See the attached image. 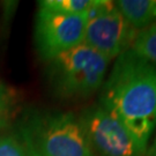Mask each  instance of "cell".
<instances>
[{"mask_svg":"<svg viewBox=\"0 0 156 156\" xmlns=\"http://www.w3.org/2000/svg\"><path fill=\"white\" fill-rule=\"evenodd\" d=\"M148 156H156V139L154 141L153 146H151V148L148 151Z\"/></svg>","mask_w":156,"mask_h":156,"instance_id":"cell-13","label":"cell"},{"mask_svg":"<svg viewBox=\"0 0 156 156\" xmlns=\"http://www.w3.org/2000/svg\"><path fill=\"white\" fill-rule=\"evenodd\" d=\"M110 60L84 43L50 60V79L62 96L86 97L100 88Z\"/></svg>","mask_w":156,"mask_h":156,"instance_id":"cell-3","label":"cell"},{"mask_svg":"<svg viewBox=\"0 0 156 156\" xmlns=\"http://www.w3.org/2000/svg\"><path fill=\"white\" fill-rule=\"evenodd\" d=\"M14 95L9 88L0 82V111L8 112L9 108L13 104Z\"/></svg>","mask_w":156,"mask_h":156,"instance_id":"cell-11","label":"cell"},{"mask_svg":"<svg viewBox=\"0 0 156 156\" xmlns=\"http://www.w3.org/2000/svg\"><path fill=\"white\" fill-rule=\"evenodd\" d=\"M87 15L65 14L38 7L35 24V42L44 60L83 43Z\"/></svg>","mask_w":156,"mask_h":156,"instance_id":"cell-5","label":"cell"},{"mask_svg":"<svg viewBox=\"0 0 156 156\" xmlns=\"http://www.w3.org/2000/svg\"><path fill=\"white\" fill-rule=\"evenodd\" d=\"M0 156H31L24 144L11 135H0Z\"/></svg>","mask_w":156,"mask_h":156,"instance_id":"cell-10","label":"cell"},{"mask_svg":"<svg viewBox=\"0 0 156 156\" xmlns=\"http://www.w3.org/2000/svg\"><path fill=\"white\" fill-rule=\"evenodd\" d=\"M7 118H8V112L0 111V129L6 125V123H7Z\"/></svg>","mask_w":156,"mask_h":156,"instance_id":"cell-12","label":"cell"},{"mask_svg":"<svg viewBox=\"0 0 156 156\" xmlns=\"http://www.w3.org/2000/svg\"><path fill=\"white\" fill-rule=\"evenodd\" d=\"M131 50L156 65V23L138 31Z\"/></svg>","mask_w":156,"mask_h":156,"instance_id":"cell-8","label":"cell"},{"mask_svg":"<svg viewBox=\"0 0 156 156\" xmlns=\"http://www.w3.org/2000/svg\"><path fill=\"white\" fill-rule=\"evenodd\" d=\"M138 30L115 8L87 22L83 43L111 62L131 49Z\"/></svg>","mask_w":156,"mask_h":156,"instance_id":"cell-6","label":"cell"},{"mask_svg":"<svg viewBox=\"0 0 156 156\" xmlns=\"http://www.w3.org/2000/svg\"><path fill=\"white\" fill-rule=\"evenodd\" d=\"M31 156H94L80 119L73 113L34 116L22 126Z\"/></svg>","mask_w":156,"mask_h":156,"instance_id":"cell-2","label":"cell"},{"mask_svg":"<svg viewBox=\"0 0 156 156\" xmlns=\"http://www.w3.org/2000/svg\"><path fill=\"white\" fill-rule=\"evenodd\" d=\"M125 125L142 149L156 126V65L125 51L103 86L101 102Z\"/></svg>","mask_w":156,"mask_h":156,"instance_id":"cell-1","label":"cell"},{"mask_svg":"<svg viewBox=\"0 0 156 156\" xmlns=\"http://www.w3.org/2000/svg\"><path fill=\"white\" fill-rule=\"evenodd\" d=\"M93 149L102 156H145L142 149L116 116L102 104L89 108L79 118Z\"/></svg>","mask_w":156,"mask_h":156,"instance_id":"cell-4","label":"cell"},{"mask_svg":"<svg viewBox=\"0 0 156 156\" xmlns=\"http://www.w3.org/2000/svg\"><path fill=\"white\" fill-rule=\"evenodd\" d=\"M115 5L138 31L156 23V0H119Z\"/></svg>","mask_w":156,"mask_h":156,"instance_id":"cell-7","label":"cell"},{"mask_svg":"<svg viewBox=\"0 0 156 156\" xmlns=\"http://www.w3.org/2000/svg\"><path fill=\"white\" fill-rule=\"evenodd\" d=\"M38 7L65 14H83L88 11L93 0H44L39 1Z\"/></svg>","mask_w":156,"mask_h":156,"instance_id":"cell-9","label":"cell"}]
</instances>
